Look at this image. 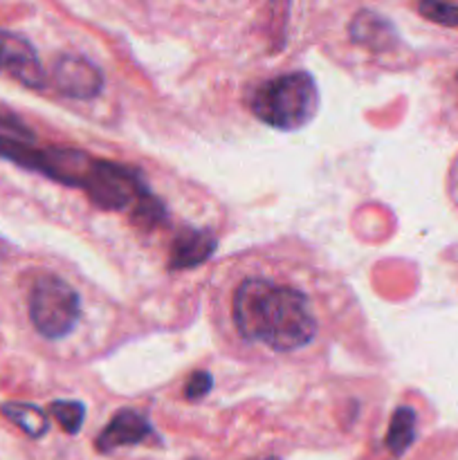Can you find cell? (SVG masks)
Listing matches in <instances>:
<instances>
[{"mask_svg":"<svg viewBox=\"0 0 458 460\" xmlns=\"http://www.w3.org/2000/svg\"><path fill=\"white\" fill-rule=\"evenodd\" d=\"M344 308L341 288L301 259L250 252L211 281L216 332L245 362L290 364L319 355Z\"/></svg>","mask_w":458,"mask_h":460,"instance_id":"obj_1","label":"cell"},{"mask_svg":"<svg viewBox=\"0 0 458 460\" xmlns=\"http://www.w3.org/2000/svg\"><path fill=\"white\" fill-rule=\"evenodd\" d=\"M27 317L45 341H66L85 323V292L66 274L40 270L27 290Z\"/></svg>","mask_w":458,"mask_h":460,"instance_id":"obj_2","label":"cell"},{"mask_svg":"<svg viewBox=\"0 0 458 460\" xmlns=\"http://www.w3.org/2000/svg\"><path fill=\"white\" fill-rule=\"evenodd\" d=\"M247 106L263 124L277 130H299L319 111V90L308 72H287L256 85Z\"/></svg>","mask_w":458,"mask_h":460,"instance_id":"obj_3","label":"cell"},{"mask_svg":"<svg viewBox=\"0 0 458 460\" xmlns=\"http://www.w3.org/2000/svg\"><path fill=\"white\" fill-rule=\"evenodd\" d=\"M84 189H88L90 198L103 209H124L130 202L148 196L139 175L115 162H94Z\"/></svg>","mask_w":458,"mask_h":460,"instance_id":"obj_4","label":"cell"},{"mask_svg":"<svg viewBox=\"0 0 458 460\" xmlns=\"http://www.w3.org/2000/svg\"><path fill=\"white\" fill-rule=\"evenodd\" d=\"M0 72L31 90H43L49 84L34 45L25 36L4 30H0Z\"/></svg>","mask_w":458,"mask_h":460,"instance_id":"obj_5","label":"cell"},{"mask_svg":"<svg viewBox=\"0 0 458 460\" xmlns=\"http://www.w3.org/2000/svg\"><path fill=\"white\" fill-rule=\"evenodd\" d=\"M54 88L70 99H92L101 93V70L79 54H61L49 72Z\"/></svg>","mask_w":458,"mask_h":460,"instance_id":"obj_6","label":"cell"},{"mask_svg":"<svg viewBox=\"0 0 458 460\" xmlns=\"http://www.w3.org/2000/svg\"><path fill=\"white\" fill-rule=\"evenodd\" d=\"M214 250V234L207 232V229H184V232L175 234V241L171 245L169 265L173 270L196 268V265L205 263Z\"/></svg>","mask_w":458,"mask_h":460,"instance_id":"obj_7","label":"cell"},{"mask_svg":"<svg viewBox=\"0 0 458 460\" xmlns=\"http://www.w3.org/2000/svg\"><path fill=\"white\" fill-rule=\"evenodd\" d=\"M153 429L148 425V420L144 416H139L137 411H119L110 420V425L103 429V434L99 436L97 445L101 452H112L117 447H126V445H137L142 443L146 436H151Z\"/></svg>","mask_w":458,"mask_h":460,"instance_id":"obj_8","label":"cell"},{"mask_svg":"<svg viewBox=\"0 0 458 460\" xmlns=\"http://www.w3.org/2000/svg\"><path fill=\"white\" fill-rule=\"evenodd\" d=\"M0 411H3V416L7 420H12L18 429H22L31 438H40V436L48 434L49 418L39 407H34V404L7 402L0 407Z\"/></svg>","mask_w":458,"mask_h":460,"instance_id":"obj_9","label":"cell"},{"mask_svg":"<svg viewBox=\"0 0 458 460\" xmlns=\"http://www.w3.org/2000/svg\"><path fill=\"white\" fill-rule=\"evenodd\" d=\"M413 436H416V413H413L411 409H398L393 420H391L386 445H389L395 454H402L404 449L413 443Z\"/></svg>","mask_w":458,"mask_h":460,"instance_id":"obj_10","label":"cell"},{"mask_svg":"<svg viewBox=\"0 0 458 460\" xmlns=\"http://www.w3.org/2000/svg\"><path fill=\"white\" fill-rule=\"evenodd\" d=\"M49 413L57 418L58 425L67 431V434H76L84 425L85 409L84 404L72 402V400H58V402L49 404Z\"/></svg>","mask_w":458,"mask_h":460,"instance_id":"obj_11","label":"cell"},{"mask_svg":"<svg viewBox=\"0 0 458 460\" xmlns=\"http://www.w3.org/2000/svg\"><path fill=\"white\" fill-rule=\"evenodd\" d=\"M418 12L431 22H438L445 27H458V4L449 3H420Z\"/></svg>","mask_w":458,"mask_h":460,"instance_id":"obj_12","label":"cell"},{"mask_svg":"<svg viewBox=\"0 0 458 460\" xmlns=\"http://www.w3.org/2000/svg\"><path fill=\"white\" fill-rule=\"evenodd\" d=\"M211 389V377L209 373H193L191 380H189L187 385V398H202V395H207V391Z\"/></svg>","mask_w":458,"mask_h":460,"instance_id":"obj_13","label":"cell"}]
</instances>
